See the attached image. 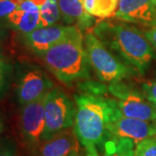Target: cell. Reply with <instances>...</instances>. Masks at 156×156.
Segmentation results:
<instances>
[{"mask_svg": "<svg viewBox=\"0 0 156 156\" xmlns=\"http://www.w3.org/2000/svg\"><path fill=\"white\" fill-rule=\"evenodd\" d=\"M0 156H20L13 143L9 140H0Z\"/></svg>", "mask_w": 156, "mask_h": 156, "instance_id": "cell-22", "label": "cell"}, {"mask_svg": "<svg viewBox=\"0 0 156 156\" xmlns=\"http://www.w3.org/2000/svg\"><path fill=\"white\" fill-rule=\"evenodd\" d=\"M93 33L121 60L140 73L145 72L154 57V48L145 34L126 22H99Z\"/></svg>", "mask_w": 156, "mask_h": 156, "instance_id": "cell-1", "label": "cell"}, {"mask_svg": "<svg viewBox=\"0 0 156 156\" xmlns=\"http://www.w3.org/2000/svg\"><path fill=\"white\" fill-rule=\"evenodd\" d=\"M40 11H25L17 8L5 19L9 27L22 34L38 29Z\"/></svg>", "mask_w": 156, "mask_h": 156, "instance_id": "cell-14", "label": "cell"}, {"mask_svg": "<svg viewBox=\"0 0 156 156\" xmlns=\"http://www.w3.org/2000/svg\"><path fill=\"white\" fill-rule=\"evenodd\" d=\"M45 127L43 141L55 134L71 128L75 122L76 107L69 96L61 89H52L44 100Z\"/></svg>", "mask_w": 156, "mask_h": 156, "instance_id": "cell-5", "label": "cell"}, {"mask_svg": "<svg viewBox=\"0 0 156 156\" xmlns=\"http://www.w3.org/2000/svg\"><path fill=\"white\" fill-rule=\"evenodd\" d=\"M108 138H124L131 140L135 146L143 140L154 137L156 134L154 121L148 122L124 116L121 113L108 124ZM107 138V139H108Z\"/></svg>", "mask_w": 156, "mask_h": 156, "instance_id": "cell-9", "label": "cell"}, {"mask_svg": "<svg viewBox=\"0 0 156 156\" xmlns=\"http://www.w3.org/2000/svg\"><path fill=\"white\" fill-rule=\"evenodd\" d=\"M24 0H0V21L5 20Z\"/></svg>", "mask_w": 156, "mask_h": 156, "instance_id": "cell-20", "label": "cell"}, {"mask_svg": "<svg viewBox=\"0 0 156 156\" xmlns=\"http://www.w3.org/2000/svg\"><path fill=\"white\" fill-rule=\"evenodd\" d=\"M83 4L89 15L105 19L115 15L118 0H83Z\"/></svg>", "mask_w": 156, "mask_h": 156, "instance_id": "cell-16", "label": "cell"}, {"mask_svg": "<svg viewBox=\"0 0 156 156\" xmlns=\"http://www.w3.org/2000/svg\"><path fill=\"white\" fill-rule=\"evenodd\" d=\"M84 46L89 64L101 81L108 83L122 82L134 73L133 68L112 53L93 32L85 36Z\"/></svg>", "mask_w": 156, "mask_h": 156, "instance_id": "cell-4", "label": "cell"}, {"mask_svg": "<svg viewBox=\"0 0 156 156\" xmlns=\"http://www.w3.org/2000/svg\"><path fill=\"white\" fill-rule=\"evenodd\" d=\"M74 130L83 147L101 145L108 138V124L121 111L115 100L85 93L75 95Z\"/></svg>", "mask_w": 156, "mask_h": 156, "instance_id": "cell-2", "label": "cell"}, {"mask_svg": "<svg viewBox=\"0 0 156 156\" xmlns=\"http://www.w3.org/2000/svg\"><path fill=\"white\" fill-rule=\"evenodd\" d=\"M81 142L74 128H69L56 134L40 146V156H78Z\"/></svg>", "mask_w": 156, "mask_h": 156, "instance_id": "cell-12", "label": "cell"}, {"mask_svg": "<svg viewBox=\"0 0 156 156\" xmlns=\"http://www.w3.org/2000/svg\"><path fill=\"white\" fill-rule=\"evenodd\" d=\"M115 17L122 22L156 26V1L119 0Z\"/></svg>", "mask_w": 156, "mask_h": 156, "instance_id": "cell-11", "label": "cell"}, {"mask_svg": "<svg viewBox=\"0 0 156 156\" xmlns=\"http://www.w3.org/2000/svg\"><path fill=\"white\" fill-rule=\"evenodd\" d=\"M8 39V33L5 30L2 29L0 27V49L4 47V45L5 44L6 41Z\"/></svg>", "mask_w": 156, "mask_h": 156, "instance_id": "cell-25", "label": "cell"}, {"mask_svg": "<svg viewBox=\"0 0 156 156\" xmlns=\"http://www.w3.org/2000/svg\"><path fill=\"white\" fill-rule=\"evenodd\" d=\"M78 156H99V154L97 152L96 147L90 146V147H84L83 150H82Z\"/></svg>", "mask_w": 156, "mask_h": 156, "instance_id": "cell-24", "label": "cell"}, {"mask_svg": "<svg viewBox=\"0 0 156 156\" xmlns=\"http://www.w3.org/2000/svg\"><path fill=\"white\" fill-rule=\"evenodd\" d=\"M134 156H156V139L149 137L140 141L134 148Z\"/></svg>", "mask_w": 156, "mask_h": 156, "instance_id": "cell-18", "label": "cell"}, {"mask_svg": "<svg viewBox=\"0 0 156 156\" xmlns=\"http://www.w3.org/2000/svg\"><path fill=\"white\" fill-rule=\"evenodd\" d=\"M102 156H134V144L129 139L108 137L101 144Z\"/></svg>", "mask_w": 156, "mask_h": 156, "instance_id": "cell-15", "label": "cell"}, {"mask_svg": "<svg viewBox=\"0 0 156 156\" xmlns=\"http://www.w3.org/2000/svg\"><path fill=\"white\" fill-rule=\"evenodd\" d=\"M154 123H155V126H156V120H155V121H154ZM154 138H155V139H156V134H155V135L154 136Z\"/></svg>", "mask_w": 156, "mask_h": 156, "instance_id": "cell-28", "label": "cell"}, {"mask_svg": "<svg viewBox=\"0 0 156 156\" xmlns=\"http://www.w3.org/2000/svg\"><path fill=\"white\" fill-rule=\"evenodd\" d=\"M16 94L21 106L46 95L53 89V83L40 68L24 65L17 72Z\"/></svg>", "mask_w": 156, "mask_h": 156, "instance_id": "cell-7", "label": "cell"}, {"mask_svg": "<svg viewBox=\"0 0 156 156\" xmlns=\"http://www.w3.org/2000/svg\"><path fill=\"white\" fill-rule=\"evenodd\" d=\"M142 93L146 98L156 107V79L142 85Z\"/></svg>", "mask_w": 156, "mask_h": 156, "instance_id": "cell-21", "label": "cell"}, {"mask_svg": "<svg viewBox=\"0 0 156 156\" xmlns=\"http://www.w3.org/2000/svg\"><path fill=\"white\" fill-rule=\"evenodd\" d=\"M40 57L49 71L63 83H73L90 76V64L80 29L46 50Z\"/></svg>", "mask_w": 156, "mask_h": 156, "instance_id": "cell-3", "label": "cell"}, {"mask_svg": "<svg viewBox=\"0 0 156 156\" xmlns=\"http://www.w3.org/2000/svg\"><path fill=\"white\" fill-rule=\"evenodd\" d=\"M61 17V11L57 0H46L40 7L38 28L55 25Z\"/></svg>", "mask_w": 156, "mask_h": 156, "instance_id": "cell-17", "label": "cell"}, {"mask_svg": "<svg viewBox=\"0 0 156 156\" xmlns=\"http://www.w3.org/2000/svg\"><path fill=\"white\" fill-rule=\"evenodd\" d=\"M11 76V66L8 64L5 59L0 56V96L8 87L9 80Z\"/></svg>", "mask_w": 156, "mask_h": 156, "instance_id": "cell-19", "label": "cell"}, {"mask_svg": "<svg viewBox=\"0 0 156 156\" xmlns=\"http://www.w3.org/2000/svg\"><path fill=\"white\" fill-rule=\"evenodd\" d=\"M144 34L152 46L156 49V26H153L152 28L147 30Z\"/></svg>", "mask_w": 156, "mask_h": 156, "instance_id": "cell-23", "label": "cell"}, {"mask_svg": "<svg viewBox=\"0 0 156 156\" xmlns=\"http://www.w3.org/2000/svg\"><path fill=\"white\" fill-rule=\"evenodd\" d=\"M30 1H32V2H33L35 5H37L38 6L39 8H40L41 6L43 5L44 4L46 0H30Z\"/></svg>", "mask_w": 156, "mask_h": 156, "instance_id": "cell-26", "label": "cell"}, {"mask_svg": "<svg viewBox=\"0 0 156 156\" xmlns=\"http://www.w3.org/2000/svg\"><path fill=\"white\" fill-rule=\"evenodd\" d=\"M63 20L81 30L91 28L95 19L86 11L83 0H57Z\"/></svg>", "mask_w": 156, "mask_h": 156, "instance_id": "cell-13", "label": "cell"}, {"mask_svg": "<svg viewBox=\"0 0 156 156\" xmlns=\"http://www.w3.org/2000/svg\"><path fill=\"white\" fill-rule=\"evenodd\" d=\"M3 130H4V122H3V121H2V119L0 117V134L3 132Z\"/></svg>", "mask_w": 156, "mask_h": 156, "instance_id": "cell-27", "label": "cell"}, {"mask_svg": "<svg viewBox=\"0 0 156 156\" xmlns=\"http://www.w3.org/2000/svg\"><path fill=\"white\" fill-rule=\"evenodd\" d=\"M43 96L22 106L19 115V129L27 147L35 150L43 142L45 127L44 100Z\"/></svg>", "mask_w": 156, "mask_h": 156, "instance_id": "cell-8", "label": "cell"}, {"mask_svg": "<svg viewBox=\"0 0 156 156\" xmlns=\"http://www.w3.org/2000/svg\"><path fill=\"white\" fill-rule=\"evenodd\" d=\"M155 1H156V0H155Z\"/></svg>", "mask_w": 156, "mask_h": 156, "instance_id": "cell-29", "label": "cell"}, {"mask_svg": "<svg viewBox=\"0 0 156 156\" xmlns=\"http://www.w3.org/2000/svg\"><path fill=\"white\" fill-rule=\"evenodd\" d=\"M77 29L73 25H52L35 30L28 34H23L22 41L24 46L40 56L46 50L75 32Z\"/></svg>", "mask_w": 156, "mask_h": 156, "instance_id": "cell-10", "label": "cell"}, {"mask_svg": "<svg viewBox=\"0 0 156 156\" xmlns=\"http://www.w3.org/2000/svg\"><path fill=\"white\" fill-rule=\"evenodd\" d=\"M108 91L116 101L124 116L154 122L156 120V107L138 90L122 82L109 83Z\"/></svg>", "mask_w": 156, "mask_h": 156, "instance_id": "cell-6", "label": "cell"}]
</instances>
